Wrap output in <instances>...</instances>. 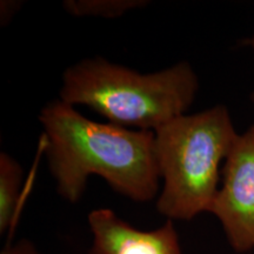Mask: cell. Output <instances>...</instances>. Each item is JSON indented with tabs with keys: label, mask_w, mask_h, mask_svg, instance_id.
I'll return each mask as SVG.
<instances>
[{
	"label": "cell",
	"mask_w": 254,
	"mask_h": 254,
	"mask_svg": "<svg viewBox=\"0 0 254 254\" xmlns=\"http://www.w3.org/2000/svg\"><path fill=\"white\" fill-rule=\"evenodd\" d=\"M39 122L50 172L64 199L78 201L91 176L101 177L134 201H150L158 194L153 132L93 122L60 99L41 110Z\"/></svg>",
	"instance_id": "obj_1"
},
{
	"label": "cell",
	"mask_w": 254,
	"mask_h": 254,
	"mask_svg": "<svg viewBox=\"0 0 254 254\" xmlns=\"http://www.w3.org/2000/svg\"><path fill=\"white\" fill-rule=\"evenodd\" d=\"M198 90L196 73L187 62L142 74L97 57L64 72L59 99L90 107L114 125L154 132L185 114Z\"/></svg>",
	"instance_id": "obj_2"
},
{
	"label": "cell",
	"mask_w": 254,
	"mask_h": 254,
	"mask_svg": "<svg viewBox=\"0 0 254 254\" xmlns=\"http://www.w3.org/2000/svg\"><path fill=\"white\" fill-rule=\"evenodd\" d=\"M154 154L163 190L157 209L168 220H190L209 212L237 133L224 105L183 114L155 129Z\"/></svg>",
	"instance_id": "obj_3"
},
{
	"label": "cell",
	"mask_w": 254,
	"mask_h": 254,
	"mask_svg": "<svg viewBox=\"0 0 254 254\" xmlns=\"http://www.w3.org/2000/svg\"><path fill=\"white\" fill-rule=\"evenodd\" d=\"M208 213L221 224L236 252L254 250V125L238 134L222 168Z\"/></svg>",
	"instance_id": "obj_4"
},
{
	"label": "cell",
	"mask_w": 254,
	"mask_h": 254,
	"mask_svg": "<svg viewBox=\"0 0 254 254\" xmlns=\"http://www.w3.org/2000/svg\"><path fill=\"white\" fill-rule=\"evenodd\" d=\"M93 234L90 254H183L172 220L153 231H141L119 218L112 209L88 214Z\"/></svg>",
	"instance_id": "obj_5"
},
{
	"label": "cell",
	"mask_w": 254,
	"mask_h": 254,
	"mask_svg": "<svg viewBox=\"0 0 254 254\" xmlns=\"http://www.w3.org/2000/svg\"><path fill=\"white\" fill-rule=\"evenodd\" d=\"M23 167L2 152L0 154V232L4 233L13 225L17 215L20 185L23 180Z\"/></svg>",
	"instance_id": "obj_6"
},
{
	"label": "cell",
	"mask_w": 254,
	"mask_h": 254,
	"mask_svg": "<svg viewBox=\"0 0 254 254\" xmlns=\"http://www.w3.org/2000/svg\"><path fill=\"white\" fill-rule=\"evenodd\" d=\"M147 4V0H67L63 6L74 17L118 18Z\"/></svg>",
	"instance_id": "obj_7"
},
{
	"label": "cell",
	"mask_w": 254,
	"mask_h": 254,
	"mask_svg": "<svg viewBox=\"0 0 254 254\" xmlns=\"http://www.w3.org/2000/svg\"><path fill=\"white\" fill-rule=\"evenodd\" d=\"M1 254H40L32 243L27 240H20L15 245L7 246Z\"/></svg>",
	"instance_id": "obj_8"
},
{
	"label": "cell",
	"mask_w": 254,
	"mask_h": 254,
	"mask_svg": "<svg viewBox=\"0 0 254 254\" xmlns=\"http://www.w3.org/2000/svg\"><path fill=\"white\" fill-rule=\"evenodd\" d=\"M240 46L246 47V49L251 50V52L254 55V34L251 37H247L245 39H243L240 41Z\"/></svg>",
	"instance_id": "obj_9"
},
{
	"label": "cell",
	"mask_w": 254,
	"mask_h": 254,
	"mask_svg": "<svg viewBox=\"0 0 254 254\" xmlns=\"http://www.w3.org/2000/svg\"><path fill=\"white\" fill-rule=\"evenodd\" d=\"M250 100L252 101V104L254 105V92H252V93H251V95H250Z\"/></svg>",
	"instance_id": "obj_10"
}]
</instances>
